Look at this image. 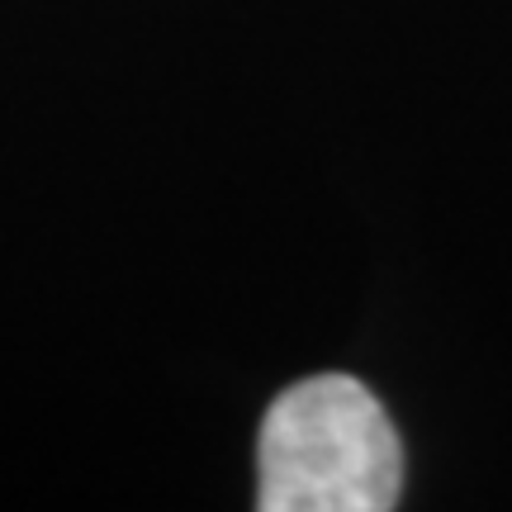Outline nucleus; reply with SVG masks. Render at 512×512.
Listing matches in <instances>:
<instances>
[{"label": "nucleus", "mask_w": 512, "mask_h": 512, "mask_svg": "<svg viewBox=\"0 0 512 512\" xmlns=\"http://www.w3.org/2000/svg\"><path fill=\"white\" fill-rule=\"evenodd\" d=\"M399 489V432L361 380L309 375L266 408L256 441L261 512H389Z\"/></svg>", "instance_id": "nucleus-1"}]
</instances>
